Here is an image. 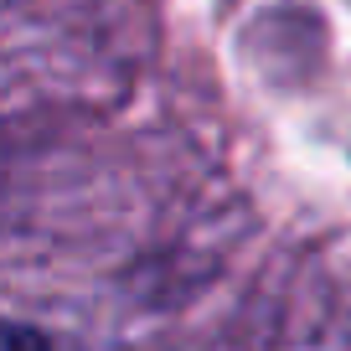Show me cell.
Here are the masks:
<instances>
[{
	"mask_svg": "<svg viewBox=\"0 0 351 351\" xmlns=\"http://www.w3.org/2000/svg\"><path fill=\"white\" fill-rule=\"evenodd\" d=\"M5 351H47V341L36 336V330H26V326H11L5 330Z\"/></svg>",
	"mask_w": 351,
	"mask_h": 351,
	"instance_id": "obj_1",
	"label": "cell"
}]
</instances>
